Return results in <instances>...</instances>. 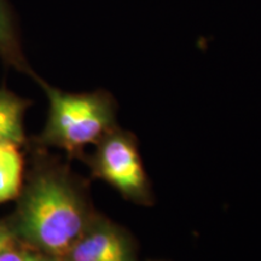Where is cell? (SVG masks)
Returning a JSON list of instances; mask_svg holds the SVG:
<instances>
[{
	"label": "cell",
	"mask_w": 261,
	"mask_h": 261,
	"mask_svg": "<svg viewBox=\"0 0 261 261\" xmlns=\"http://www.w3.org/2000/svg\"><path fill=\"white\" fill-rule=\"evenodd\" d=\"M61 261H138L137 244L128 230L97 213Z\"/></svg>",
	"instance_id": "obj_4"
},
{
	"label": "cell",
	"mask_w": 261,
	"mask_h": 261,
	"mask_svg": "<svg viewBox=\"0 0 261 261\" xmlns=\"http://www.w3.org/2000/svg\"><path fill=\"white\" fill-rule=\"evenodd\" d=\"M29 106L31 100L0 89V145L24 144V115Z\"/></svg>",
	"instance_id": "obj_6"
},
{
	"label": "cell",
	"mask_w": 261,
	"mask_h": 261,
	"mask_svg": "<svg viewBox=\"0 0 261 261\" xmlns=\"http://www.w3.org/2000/svg\"><path fill=\"white\" fill-rule=\"evenodd\" d=\"M0 58L9 67L37 77L22 50L17 21L8 0H0Z\"/></svg>",
	"instance_id": "obj_5"
},
{
	"label": "cell",
	"mask_w": 261,
	"mask_h": 261,
	"mask_svg": "<svg viewBox=\"0 0 261 261\" xmlns=\"http://www.w3.org/2000/svg\"><path fill=\"white\" fill-rule=\"evenodd\" d=\"M0 261H61L60 257L17 244L0 253Z\"/></svg>",
	"instance_id": "obj_8"
},
{
	"label": "cell",
	"mask_w": 261,
	"mask_h": 261,
	"mask_svg": "<svg viewBox=\"0 0 261 261\" xmlns=\"http://www.w3.org/2000/svg\"><path fill=\"white\" fill-rule=\"evenodd\" d=\"M19 244L14 232L10 228L8 221L0 220V253Z\"/></svg>",
	"instance_id": "obj_9"
},
{
	"label": "cell",
	"mask_w": 261,
	"mask_h": 261,
	"mask_svg": "<svg viewBox=\"0 0 261 261\" xmlns=\"http://www.w3.org/2000/svg\"><path fill=\"white\" fill-rule=\"evenodd\" d=\"M15 144L0 145V203L16 200L23 185L24 161Z\"/></svg>",
	"instance_id": "obj_7"
},
{
	"label": "cell",
	"mask_w": 261,
	"mask_h": 261,
	"mask_svg": "<svg viewBox=\"0 0 261 261\" xmlns=\"http://www.w3.org/2000/svg\"><path fill=\"white\" fill-rule=\"evenodd\" d=\"M84 161L92 178L110 185L123 198L138 205L155 202L151 181L144 168L137 137L119 126L107 133Z\"/></svg>",
	"instance_id": "obj_3"
},
{
	"label": "cell",
	"mask_w": 261,
	"mask_h": 261,
	"mask_svg": "<svg viewBox=\"0 0 261 261\" xmlns=\"http://www.w3.org/2000/svg\"><path fill=\"white\" fill-rule=\"evenodd\" d=\"M48 100L47 121L37 139L38 148H57L70 159L85 158V148L94 145L117 127V106L104 90L71 93L51 86L37 76Z\"/></svg>",
	"instance_id": "obj_2"
},
{
	"label": "cell",
	"mask_w": 261,
	"mask_h": 261,
	"mask_svg": "<svg viewBox=\"0 0 261 261\" xmlns=\"http://www.w3.org/2000/svg\"><path fill=\"white\" fill-rule=\"evenodd\" d=\"M16 200L6 221L17 242L60 259L98 213L87 182L45 154L35 155Z\"/></svg>",
	"instance_id": "obj_1"
}]
</instances>
